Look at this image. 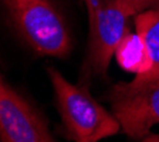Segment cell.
<instances>
[{
  "instance_id": "6da1fadb",
  "label": "cell",
  "mask_w": 159,
  "mask_h": 142,
  "mask_svg": "<svg viewBox=\"0 0 159 142\" xmlns=\"http://www.w3.org/2000/svg\"><path fill=\"white\" fill-rule=\"evenodd\" d=\"M64 131L71 141L98 142L121 131L118 119L89 94L87 85H75L57 68H48Z\"/></svg>"
},
{
  "instance_id": "7a4b0ae2",
  "label": "cell",
  "mask_w": 159,
  "mask_h": 142,
  "mask_svg": "<svg viewBox=\"0 0 159 142\" xmlns=\"http://www.w3.org/2000/svg\"><path fill=\"white\" fill-rule=\"evenodd\" d=\"M20 34L43 56L64 57L71 37L61 14L50 0H3Z\"/></svg>"
},
{
  "instance_id": "3957f363",
  "label": "cell",
  "mask_w": 159,
  "mask_h": 142,
  "mask_svg": "<svg viewBox=\"0 0 159 142\" xmlns=\"http://www.w3.org/2000/svg\"><path fill=\"white\" fill-rule=\"evenodd\" d=\"M88 13V50L85 71L105 76L112 56L128 37V14L116 0L85 2Z\"/></svg>"
},
{
  "instance_id": "277c9868",
  "label": "cell",
  "mask_w": 159,
  "mask_h": 142,
  "mask_svg": "<svg viewBox=\"0 0 159 142\" xmlns=\"http://www.w3.org/2000/svg\"><path fill=\"white\" fill-rule=\"evenodd\" d=\"M108 99L121 131L129 138L142 141L159 124V80L115 84Z\"/></svg>"
},
{
  "instance_id": "5b68a950",
  "label": "cell",
  "mask_w": 159,
  "mask_h": 142,
  "mask_svg": "<svg viewBox=\"0 0 159 142\" xmlns=\"http://www.w3.org/2000/svg\"><path fill=\"white\" fill-rule=\"evenodd\" d=\"M0 141L53 142L47 121L0 78Z\"/></svg>"
},
{
  "instance_id": "8992f818",
  "label": "cell",
  "mask_w": 159,
  "mask_h": 142,
  "mask_svg": "<svg viewBox=\"0 0 159 142\" xmlns=\"http://www.w3.org/2000/svg\"><path fill=\"white\" fill-rule=\"evenodd\" d=\"M135 29L142 48V66L132 81H156L159 80V7L136 14Z\"/></svg>"
},
{
  "instance_id": "52a82bcc",
  "label": "cell",
  "mask_w": 159,
  "mask_h": 142,
  "mask_svg": "<svg viewBox=\"0 0 159 142\" xmlns=\"http://www.w3.org/2000/svg\"><path fill=\"white\" fill-rule=\"evenodd\" d=\"M116 3L129 17L159 7V0H116Z\"/></svg>"
},
{
  "instance_id": "ba28073f",
  "label": "cell",
  "mask_w": 159,
  "mask_h": 142,
  "mask_svg": "<svg viewBox=\"0 0 159 142\" xmlns=\"http://www.w3.org/2000/svg\"><path fill=\"white\" fill-rule=\"evenodd\" d=\"M142 141L143 142H159V134H148Z\"/></svg>"
},
{
  "instance_id": "9c48e42d",
  "label": "cell",
  "mask_w": 159,
  "mask_h": 142,
  "mask_svg": "<svg viewBox=\"0 0 159 142\" xmlns=\"http://www.w3.org/2000/svg\"><path fill=\"white\" fill-rule=\"evenodd\" d=\"M85 2H89V0H84V3H85Z\"/></svg>"
}]
</instances>
